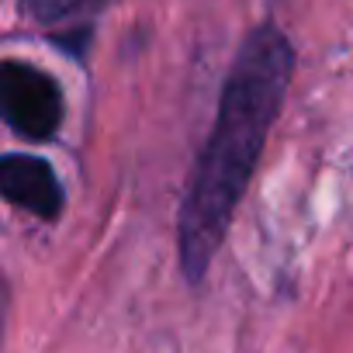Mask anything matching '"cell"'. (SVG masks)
<instances>
[{
    "label": "cell",
    "mask_w": 353,
    "mask_h": 353,
    "mask_svg": "<svg viewBox=\"0 0 353 353\" xmlns=\"http://www.w3.org/2000/svg\"><path fill=\"white\" fill-rule=\"evenodd\" d=\"M0 118L25 142H52L66 118V97L52 73L25 59L0 63Z\"/></svg>",
    "instance_id": "cell-2"
},
{
    "label": "cell",
    "mask_w": 353,
    "mask_h": 353,
    "mask_svg": "<svg viewBox=\"0 0 353 353\" xmlns=\"http://www.w3.org/2000/svg\"><path fill=\"white\" fill-rule=\"evenodd\" d=\"M294 70L298 52L277 21L250 28L232 56L212 132L194 152L176 212V260L191 288L205 281L232 229L270 128L288 101Z\"/></svg>",
    "instance_id": "cell-1"
},
{
    "label": "cell",
    "mask_w": 353,
    "mask_h": 353,
    "mask_svg": "<svg viewBox=\"0 0 353 353\" xmlns=\"http://www.w3.org/2000/svg\"><path fill=\"white\" fill-rule=\"evenodd\" d=\"M0 198L42 222H59L66 212V191L56 166L28 152H8L0 159Z\"/></svg>",
    "instance_id": "cell-3"
},
{
    "label": "cell",
    "mask_w": 353,
    "mask_h": 353,
    "mask_svg": "<svg viewBox=\"0 0 353 353\" xmlns=\"http://www.w3.org/2000/svg\"><path fill=\"white\" fill-rule=\"evenodd\" d=\"M111 0H18V8L39 28H56L63 35H90V18H97Z\"/></svg>",
    "instance_id": "cell-4"
}]
</instances>
